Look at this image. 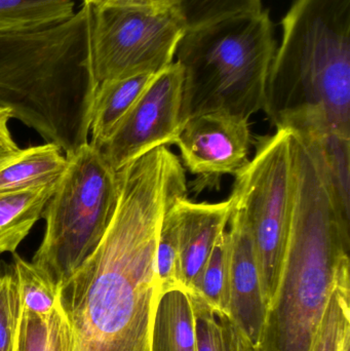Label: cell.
<instances>
[{
	"label": "cell",
	"mask_w": 350,
	"mask_h": 351,
	"mask_svg": "<svg viewBox=\"0 0 350 351\" xmlns=\"http://www.w3.org/2000/svg\"><path fill=\"white\" fill-rule=\"evenodd\" d=\"M118 202L94 252L60 287L70 351H153L162 298L156 254L164 213L186 194L182 176L141 158L116 173Z\"/></svg>",
	"instance_id": "1"
},
{
	"label": "cell",
	"mask_w": 350,
	"mask_h": 351,
	"mask_svg": "<svg viewBox=\"0 0 350 351\" xmlns=\"http://www.w3.org/2000/svg\"><path fill=\"white\" fill-rule=\"evenodd\" d=\"M263 111L277 130L350 140V0H294Z\"/></svg>",
	"instance_id": "2"
},
{
	"label": "cell",
	"mask_w": 350,
	"mask_h": 351,
	"mask_svg": "<svg viewBox=\"0 0 350 351\" xmlns=\"http://www.w3.org/2000/svg\"><path fill=\"white\" fill-rule=\"evenodd\" d=\"M275 49L267 10L186 31L176 51L184 76L182 125L214 111L249 121L263 110Z\"/></svg>",
	"instance_id": "3"
},
{
	"label": "cell",
	"mask_w": 350,
	"mask_h": 351,
	"mask_svg": "<svg viewBox=\"0 0 350 351\" xmlns=\"http://www.w3.org/2000/svg\"><path fill=\"white\" fill-rule=\"evenodd\" d=\"M67 166L42 217L45 232L32 263L58 288L102 241L118 202L116 172L90 141L65 154Z\"/></svg>",
	"instance_id": "4"
},
{
	"label": "cell",
	"mask_w": 350,
	"mask_h": 351,
	"mask_svg": "<svg viewBox=\"0 0 350 351\" xmlns=\"http://www.w3.org/2000/svg\"><path fill=\"white\" fill-rule=\"evenodd\" d=\"M256 152L236 175L232 194L252 237L261 289L268 308L287 249L294 200L291 130L257 138Z\"/></svg>",
	"instance_id": "5"
},
{
	"label": "cell",
	"mask_w": 350,
	"mask_h": 351,
	"mask_svg": "<svg viewBox=\"0 0 350 351\" xmlns=\"http://www.w3.org/2000/svg\"><path fill=\"white\" fill-rule=\"evenodd\" d=\"M184 27L170 8L95 10L86 36L90 109L95 90L107 80L155 74L174 61Z\"/></svg>",
	"instance_id": "6"
},
{
	"label": "cell",
	"mask_w": 350,
	"mask_h": 351,
	"mask_svg": "<svg viewBox=\"0 0 350 351\" xmlns=\"http://www.w3.org/2000/svg\"><path fill=\"white\" fill-rule=\"evenodd\" d=\"M184 76L173 62L152 78L110 139L100 148L114 172L160 146L176 143L181 131Z\"/></svg>",
	"instance_id": "7"
},
{
	"label": "cell",
	"mask_w": 350,
	"mask_h": 351,
	"mask_svg": "<svg viewBox=\"0 0 350 351\" xmlns=\"http://www.w3.org/2000/svg\"><path fill=\"white\" fill-rule=\"evenodd\" d=\"M251 139L249 121L223 111L191 117L176 141L185 168L201 177V184L217 183L236 175L247 162Z\"/></svg>",
	"instance_id": "8"
},
{
	"label": "cell",
	"mask_w": 350,
	"mask_h": 351,
	"mask_svg": "<svg viewBox=\"0 0 350 351\" xmlns=\"http://www.w3.org/2000/svg\"><path fill=\"white\" fill-rule=\"evenodd\" d=\"M230 215L229 306L228 313L255 346H260L267 307L263 299L260 274L252 237L242 208L234 194Z\"/></svg>",
	"instance_id": "9"
},
{
	"label": "cell",
	"mask_w": 350,
	"mask_h": 351,
	"mask_svg": "<svg viewBox=\"0 0 350 351\" xmlns=\"http://www.w3.org/2000/svg\"><path fill=\"white\" fill-rule=\"evenodd\" d=\"M178 214L180 274L183 287L191 294L220 235L226 230L234 197L217 204L191 202L186 195L175 202Z\"/></svg>",
	"instance_id": "10"
},
{
	"label": "cell",
	"mask_w": 350,
	"mask_h": 351,
	"mask_svg": "<svg viewBox=\"0 0 350 351\" xmlns=\"http://www.w3.org/2000/svg\"><path fill=\"white\" fill-rule=\"evenodd\" d=\"M155 74L107 80L97 88L90 109V143L101 148L110 139Z\"/></svg>",
	"instance_id": "11"
},
{
	"label": "cell",
	"mask_w": 350,
	"mask_h": 351,
	"mask_svg": "<svg viewBox=\"0 0 350 351\" xmlns=\"http://www.w3.org/2000/svg\"><path fill=\"white\" fill-rule=\"evenodd\" d=\"M66 166L65 154L55 144L18 149L0 160V192L55 183Z\"/></svg>",
	"instance_id": "12"
},
{
	"label": "cell",
	"mask_w": 350,
	"mask_h": 351,
	"mask_svg": "<svg viewBox=\"0 0 350 351\" xmlns=\"http://www.w3.org/2000/svg\"><path fill=\"white\" fill-rule=\"evenodd\" d=\"M57 183L0 192V255L16 253L42 217Z\"/></svg>",
	"instance_id": "13"
},
{
	"label": "cell",
	"mask_w": 350,
	"mask_h": 351,
	"mask_svg": "<svg viewBox=\"0 0 350 351\" xmlns=\"http://www.w3.org/2000/svg\"><path fill=\"white\" fill-rule=\"evenodd\" d=\"M153 351H197L192 299L182 290L164 293L153 328Z\"/></svg>",
	"instance_id": "14"
},
{
	"label": "cell",
	"mask_w": 350,
	"mask_h": 351,
	"mask_svg": "<svg viewBox=\"0 0 350 351\" xmlns=\"http://www.w3.org/2000/svg\"><path fill=\"white\" fill-rule=\"evenodd\" d=\"M79 6L78 0H0V36L39 32L63 24Z\"/></svg>",
	"instance_id": "15"
},
{
	"label": "cell",
	"mask_w": 350,
	"mask_h": 351,
	"mask_svg": "<svg viewBox=\"0 0 350 351\" xmlns=\"http://www.w3.org/2000/svg\"><path fill=\"white\" fill-rule=\"evenodd\" d=\"M190 296L197 351H260L229 315L214 309L195 295Z\"/></svg>",
	"instance_id": "16"
},
{
	"label": "cell",
	"mask_w": 350,
	"mask_h": 351,
	"mask_svg": "<svg viewBox=\"0 0 350 351\" xmlns=\"http://www.w3.org/2000/svg\"><path fill=\"white\" fill-rule=\"evenodd\" d=\"M70 350L71 329L60 298L57 306L47 315L22 308L16 351Z\"/></svg>",
	"instance_id": "17"
},
{
	"label": "cell",
	"mask_w": 350,
	"mask_h": 351,
	"mask_svg": "<svg viewBox=\"0 0 350 351\" xmlns=\"http://www.w3.org/2000/svg\"><path fill=\"white\" fill-rule=\"evenodd\" d=\"M168 6L185 31L263 10L261 0H168Z\"/></svg>",
	"instance_id": "18"
},
{
	"label": "cell",
	"mask_w": 350,
	"mask_h": 351,
	"mask_svg": "<svg viewBox=\"0 0 350 351\" xmlns=\"http://www.w3.org/2000/svg\"><path fill=\"white\" fill-rule=\"evenodd\" d=\"M190 295L199 297L214 309L228 313L229 306V234L224 231Z\"/></svg>",
	"instance_id": "19"
},
{
	"label": "cell",
	"mask_w": 350,
	"mask_h": 351,
	"mask_svg": "<svg viewBox=\"0 0 350 351\" xmlns=\"http://www.w3.org/2000/svg\"><path fill=\"white\" fill-rule=\"evenodd\" d=\"M12 266L22 308L38 315L51 313L59 303L60 288L18 254L12 253Z\"/></svg>",
	"instance_id": "20"
},
{
	"label": "cell",
	"mask_w": 350,
	"mask_h": 351,
	"mask_svg": "<svg viewBox=\"0 0 350 351\" xmlns=\"http://www.w3.org/2000/svg\"><path fill=\"white\" fill-rule=\"evenodd\" d=\"M176 200L172 202L164 213L158 237L156 268L158 286L162 295L170 291H185L180 274L178 214L175 206Z\"/></svg>",
	"instance_id": "21"
},
{
	"label": "cell",
	"mask_w": 350,
	"mask_h": 351,
	"mask_svg": "<svg viewBox=\"0 0 350 351\" xmlns=\"http://www.w3.org/2000/svg\"><path fill=\"white\" fill-rule=\"evenodd\" d=\"M350 329V276L343 278L333 291L312 351H339L345 332Z\"/></svg>",
	"instance_id": "22"
},
{
	"label": "cell",
	"mask_w": 350,
	"mask_h": 351,
	"mask_svg": "<svg viewBox=\"0 0 350 351\" xmlns=\"http://www.w3.org/2000/svg\"><path fill=\"white\" fill-rule=\"evenodd\" d=\"M20 295L12 266L0 267V351H16L20 328Z\"/></svg>",
	"instance_id": "23"
},
{
	"label": "cell",
	"mask_w": 350,
	"mask_h": 351,
	"mask_svg": "<svg viewBox=\"0 0 350 351\" xmlns=\"http://www.w3.org/2000/svg\"><path fill=\"white\" fill-rule=\"evenodd\" d=\"M95 10H162L168 8L164 0H82Z\"/></svg>",
	"instance_id": "24"
},
{
	"label": "cell",
	"mask_w": 350,
	"mask_h": 351,
	"mask_svg": "<svg viewBox=\"0 0 350 351\" xmlns=\"http://www.w3.org/2000/svg\"><path fill=\"white\" fill-rule=\"evenodd\" d=\"M12 119H14L12 110L6 107L0 106V146L16 152L20 148L14 142L10 128H8V123Z\"/></svg>",
	"instance_id": "25"
},
{
	"label": "cell",
	"mask_w": 350,
	"mask_h": 351,
	"mask_svg": "<svg viewBox=\"0 0 350 351\" xmlns=\"http://www.w3.org/2000/svg\"><path fill=\"white\" fill-rule=\"evenodd\" d=\"M339 351H350V329L345 332Z\"/></svg>",
	"instance_id": "26"
},
{
	"label": "cell",
	"mask_w": 350,
	"mask_h": 351,
	"mask_svg": "<svg viewBox=\"0 0 350 351\" xmlns=\"http://www.w3.org/2000/svg\"><path fill=\"white\" fill-rule=\"evenodd\" d=\"M12 152H14V150L8 149V148L0 146V160H1L2 158H5V156H8V154H12Z\"/></svg>",
	"instance_id": "27"
},
{
	"label": "cell",
	"mask_w": 350,
	"mask_h": 351,
	"mask_svg": "<svg viewBox=\"0 0 350 351\" xmlns=\"http://www.w3.org/2000/svg\"><path fill=\"white\" fill-rule=\"evenodd\" d=\"M164 2H166V5H168V0H164Z\"/></svg>",
	"instance_id": "28"
},
{
	"label": "cell",
	"mask_w": 350,
	"mask_h": 351,
	"mask_svg": "<svg viewBox=\"0 0 350 351\" xmlns=\"http://www.w3.org/2000/svg\"><path fill=\"white\" fill-rule=\"evenodd\" d=\"M0 267H1V265H0Z\"/></svg>",
	"instance_id": "29"
}]
</instances>
